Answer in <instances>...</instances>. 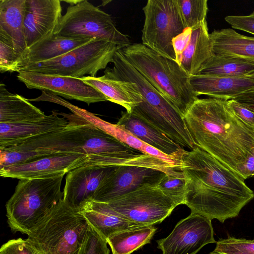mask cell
Segmentation results:
<instances>
[{
  "label": "cell",
  "instance_id": "cell-7",
  "mask_svg": "<svg viewBox=\"0 0 254 254\" xmlns=\"http://www.w3.org/2000/svg\"><path fill=\"white\" fill-rule=\"evenodd\" d=\"M119 49L118 46L110 42L93 39L53 59L25 65L18 72H33L77 78L85 75L96 77L98 71L107 68L108 64L112 63L116 52Z\"/></svg>",
  "mask_w": 254,
  "mask_h": 254
},
{
  "label": "cell",
  "instance_id": "cell-38",
  "mask_svg": "<svg viewBox=\"0 0 254 254\" xmlns=\"http://www.w3.org/2000/svg\"><path fill=\"white\" fill-rule=\"evenodd\" d=\"M233 99L254 112V88L235 97Z\"/></svg>",
  "mask_w": 254,
  "mask_h": 254
},
{
  "label": "cell",
  "instance_id": "cell-11",
  "mask_svg": "<svg viewBox=\"0 0 254 254\" xmlns=\"http://www.w3.org/2000/svg\"><path fill=\"white\" fill-rule=\"evenodd\" d=\"M211 221L191 212L167 237L157 241V248L162 254H196L205 245L216 243Z\"/></svg>",
  "mask_w": 254,
  "mask_h": 254
},
{
  "label": "cell",
  "instance_id": "cell-8",
  "mask_svg": "<svg viewBox=\"0 0 254 254\" xmlns=\"http://www.w3.org/2000/svg\"><path fill=\"white\" fill-rule=\"evenodd\" d=\"M53 34L68 38L105 40L120 49L130 45L128 36L116 28L111 15L86 0L67 6Z\"/></svg>",
  "mask_w": 254,
  "mask_h": 254
},
{
  "label": "cell",
  "instance_id": "cell-23",
  "mask_svg": "<svg viewBox=\"0 0 254 254\" xmlns=\"http://www.w3.org/2000/svg\"><path fill=\"white\" fill-rule=\"evenodd\" d=\"M74 112L75 115L81 117L131 148L142 153L158 158L175 168L181 170L180 158L181 156L180 157L167 156L137 138L117 124H111L105 121L85 109L77 107L74 109Z\"/></svg>",
  "mask_w": 254,
  "mask_h": 254
},
{
  "label": "cell",
  "instance_id": "cell-16",
  "mask_svg": "<svg viewBox=\"0 0 254 254\" xmlns=\"http://www.w3.org/2000/svg\"><path fill=\"white\" fill-rule=\"evenodd\" d=\"M62 11L60 0H26L24 27L27 48L53 34Z\"/></svg>",
  "mask_w": 254,
  "mask_h": 254
},
{
  "label": "cell",
  "instance_id": "cell-18",
  "mask_svg": "<svg viewBox=\"0 0 254 254\" xmlns=\"http://www.w3.org/2000/svg\"><path fill=\"white\" fill-rule=\"evenodd\" d=\"M56 111L43 118L19 123H0V149L17 146L29 138L61 129L69 124Z\"/></svg>",
  "mask_w": 254,
  "mask_h": 254
},
{
  "label": "cell",
  "instance_id": "cell-24",
  "mask_svg": "<svg viewBox=\"0 0 254 254\" xmlns=\"http://www.w3.org/2000/svg\"><path fill=\"white\" fill-rule=\"evenodd\" d=\"M92 40L68 38L53 34L26 49L20 57L17 72L25 65L53 59Z\"/></svg>",
  "mask_w": 254,
  "mask_h": 254
},
{
  "label": "cell",
  "instance_id": "cell-20",
  "mask_svg": "<svg viewBox=\"0 0 254 254\" xmlns=\"http://www.w3.org/2000/svg\"><path fill=\"white\" fill-rule=\"evenodd\" d=\"M190 82L195 94L226 100L234 99L254 88V78H236L206 74L190 77Z\"/></svg>",
  "mask_w": 254,
  "mask_h": 254
},
{
  "label": "cell",
  "instance_id": "cell-10",
  "mask_svg": "<svg viewBox=\"0 0 254 254\" xmlns=\"http://www.w3.org/2000/svg\"><path fill=\"white\" fill-rule=\"evenodd\" d=\"M108 203L124 217L139 225L160 223L177 206L157 185L139 188Z\"/></svg>",
  "mask_w": 254,
  "mask_h": 254
},
{
  "label": "cell",
  "instance_id": "cell-36",
  "mask_svg": "<svg viewBox=\"0 0 254 254\" xmlns=\"http://www.w3.org/2000/svg\"><path fill=\"white\" fill-rule=\"evenodd\" d=\"M227 102L235 115L254 133V112L233 99Z\"/></svg>",
  "mask_w": 254,
  "mask_h": 254
},
{
  "label": "cell",
  "instance_id": "cell-39",
  "mask_svg": "<svg viewBox=\"0 0 254 254\" xmlns=\"http://www.w3.org/2000/svg\"><path fill=\"white\" fill-rule=\"evenodd\" d=\"M242 177L245 180L254 177V148L246 161Z\"/></svg>",
  "mask_w": 254,
  "mask_h": 254
},
{
  "label": "cell",
  "instance_id": "cell-29",
  "mask_svg": "<svg viewBox=\"0 0 254 254\" xmlns=\"http://www.w3.org/2000/svg\"><path fill=\"white\" fill-rule=\"evenodd\" d=\"M254 73V62L213 53L199 74L241 78L249 77Z\"/></svg>",
  "mask_w": 254,
  "mask_h": 254
},
{
  "label": "cell",
  "instance_id": "cell-22",
  "mask_svg": "<svg viewBox=\"0 0 254 254\" xmlns=\"http://www.w3.org/2000/svg\"><path fill=\"white\" fill-rule=\"evenodd\" d=\"M85 83L102 93L107 99L119 104L130 113L142 101L136 85L132 82L104 74L100 77L80 78Z\"/></svg>",
  "mask_w": 254,
  "mask_h": 254
},
{
  "label": "cell",
  "instance_id": "cell-12",
  "mask_svg": "<svg viewBox=\"0 0 254 254\" xmlns=\"http://www.w3.org/2000/svg\"><path fill=\"white\" fill-rule=\"evenodd\" d=\"M167 173L162 170L142 166L116 167L103 180L95 192L93 200L109 202L139 188L157 185Z\"/></svg>",
  "mask_w": 254,
  "mask_h": 254
},
{
  "label": "cell",
  "instance_id": "cell-17",
  "mask_svg": "<svg viewBox=\"0 0 254 254\" xmlns=\"http://www.w3.org/2000/svg\"><path fill=\"white\" fill-rule=\"evenodd\" d=\"M114 168L86 165L71 170L65 177L63 199L78 209L93 200L97 190Z\"/></svg>",
  "mask_w": 254,
  "mask_h": 254
},
{
  "label": "cell",
  "instance_id": "cell-5",
  "mask_svg": "<svg viewBox=\"0 0 254 254\" xmlns=\"http://www.w3.org/2000/svg\"><path fill=\"white\" fill-rule=\"evenodd\" d=\"M88 226L78 209L62 199L27 236L44 254H75Z\"/></svg>",
  "mask_w": 254,
  "mask_h": 254
},
{
  "label": "cell",
  "instance_id": "cell-15",
  "mask_svg": "<svg viewBox=\"0 0 254 254\" xmlns=\"http://www.w3.org/2000/svg\"><path fill=\"white\" fill-rule=\"evenodd\" d=\"M209 34L205 20L173 40L176 61L190 77L198 75L213 54Z\"/></svg>",
  "mask_w": 254,
  "mask_h": 254
},
{
  "label": "cell",
  "instance_id": "cell-37",
  "mask_svg": "<svg viewBox=\"0 0 254 254\" xmlns=\"http://www.w3.org/2000/svg\"><path fill=\"white\" fill-rule=\"evenodd\" d=\"M225 20L233 29L254 35V11L245 16H227Z\"/></svg>",
  "mask_w": 254,
  "mask_h": 254
},
{
  "label": "cell",
  "instance_id": "cell-34",
  "mask_svg": "<svg viewBox=\"0 0 254 254\" xmlns=\"http://www.w3.org/2000/svg\"><path fill=\"white\" fill-rule=\"evenodd\" d=\"M106 240L88 224L81 245L75 254H109Z\"/></svg>",
  "mask_w": 254,
  "mask_h": 254
},
{
  "label": "cell",
  "instance_id": "cell-1",
  "mask_svg": "<svg viewBox=\"0 0 254 254\" xmlns=\"http://www.w3.org/2000/svg\"><path fill=\"white\" fill-rule=\"evenodd\" d=\"M181 170L187 180L185 204L211 220L237 217L254 198L245 179L197 145L183 151Z\"/></svg>",
  "mask_w": 254,
  "mask_h": 254
},
{
  "label": "cell",
  "instance_id": "cell-27",
  "mask_svg": "<svg viewBox=\"0 0 254 254\" xmlns=\"http://www.w3.org/2000/svg\"><path fill=\"white\" fill-rule=\"evenodd\" d=\"M26 1L0 0V30L10 37L21 54L27 49L24 27Z\"/></svg>",
  "mask_w": 254,
  "mask_h": 254
},
{
  "label": "cell",
  "instance_id": "cell-40",
  "mask_svg": "<svg viewBox=\"0 0 254 254\" xmlns=\"http://www.w3.org/2000/svg\"><path fill=\"white\" fill-rule=\"evenodd\" d=\"M82 0H64L63 1H64L65 2L68 3L69 4V5H76L78 3H80L82 1Z\"/></svg>",
  "mask_w": 254,
  "mask_h": 254
},
{
  "label": "cell",
  "instance_id": "cell-35",
  "mask_svg": "<svg viewBox=\"0 0 254 254\" xmlns=\"http://www.w3.org/2000/svg\"><path fill=\"white\" fill-rule=\"evenodd\" d=\"M0 254H44L28 238L11 239L3 244Z\"/></svg>",
  "mask_w": 254,
  "mask_h": 254
},
{
  "label": "cell",
  "instance_id": "cell-26",
  "mask_svg": "<svg viewBox=\"0 0 254 254\" xmlns=\"http://www.w3.org/2000/svg\"><path fill=\"white\" fill-rule=\"evenodd\" d=\"M46 116L28 99L8 91L0 84V123H19L36 121Z\"/></svg>",
  "mask_w": 254,
  "mask_h": 254
},
{
  "label": "cell",
  "instance_id": "cell-2",
  "mask_svg": "<svg viewBox=\"0 0 254 254\" xmlns=\"http://www.w3.org/2000/svg\"><path fill=\"white\" fill-rule=\"evenodd\" d=\"M227 101L198 98L184 118L195 145L242 177L254 148V133L232 112Z\"/></svg>",
  "mask_w": 254,
  "mask_h": 254
},
{
  "label": "cell",
  "instance_id": "cell-33",
  "mask_svg": "<svg viewBox=\"0 0 254 254\" xmlns=\"http://www.w3.org/2000/svg\"><path fill=\"white\" fill-rule=\"evenodd\" d=\"M210 254H254V239L248 240L228 236L216 241Z\"/></svg>",
  "mask_w": 254,
  "mask_h": 254
},
{
  "label": "cell",
  "instance_id": "cell-13",
  "mask_svg": "<svg viewBox=\"0 0 254 254\" xmlns=\"http://www.w3.org/2000/svg\"><path fill=\"white\" fill-rule=\"evenodd\" d=\"M86 165H95L85 154L58 153L0 168V174L3 178L19 180L51 178L64 175L74 169Z\"/></svg>",
  "mask_w": 254,
  "mask_h": 254
},
{
  "label": "cell",
  "instance_id": "cell-25",
  "mask_svg": "<svg viewBox=\"0 0 254 254\" xmlns=\"http://www.w3.org/2000/svg\"><path fill=\"white\" fill-rule=\"evenodd\" d=\"M209 35L214 54L254 62V37L240 34L232 28L215 30Z\"/></svg>",
  "mask_w": 254,
  "mask_h": 254
},
{
  "label": "cell",
  "instance_id": "cell-28",
  "mask_svg": "<svg viewBox=\"0 0 254 254\" xmlns=\"http://www.w3.org/2000/svg\"><path fill=\"white\" fill-rule=\"evenodd\" d=\"M156 230L153 225H137L117 232L106 241L112 254H131L150 243Z\"/></svg>",
  "mask_w": 254,
  "mask_h": 254
},
{
  "label": "cell",
  "instance_id": "cell-3",
  "mask_svg": "<svg viewBox=\"0 0 254 254\" xmlns=\"http://www.w3.org/2000/svg\"><path fill=\"white\" fill-rule=\"evenodd\" d=\"M127 61L161 93L184 117L198 99L190 76L175 60L166 58L142 43L121 49Z\"/></svg>",
  "mask_w": 254,
  "mask_h": 254
},
{
  "label": "cell",
  "instance_id": "cell-6",
  "mask_svg": "<svg viewBox=\"0 0 254 254\" xmlns=\"http://www.w3.org/2000/svg\"><path fill=\"white\" fill-rule=\"evenodd\" d=\"M112 63L113 68L107 67L104 74L134 83L141 96V102L132 113L163 132L179 124L182 118L180 113L127 61L121 49L116 52Z\"/></svg>",
  "mask_w": 254,
  "mask_h": 254
},
{
  "label": "cell",
  "instance_id": "cell-14",
  "mask_svg": "<svg viewBox=\"0 0 254 254\" xmlns=\"http://www.w3.org/2000/svg\"><path fill=\"white\" fill-rule=\"evenodd\" d=\"M17 78L29 89L45 90L67 99L84 102L88 105L107 101L102 93L87 84L80 78L26 71L18 72Z\"/></svg>",
  "mask_w": 254,
  "mask_h": 254
},
{
  "label": "cell",
  "instance_id": "cell-41",
  "mask_svg": "<svg viewBox=\"0 0 254 254\" xmlns=\"http://www.w3.org/2000/svg\"><path fill=\"white\" fill-rule=\"evenodd\" d=\"M249 77H251V78H254V73L251 75Z\"/></svg>",
  "mask_w": 254,
  "mask_h": 254
},
{
  "label": "cell",
  "instance_id": "cell-19",
  "mask_svg": "<svg viewBox=\"0 0 254 254\" xmlns=\"http://www.w3.org/2000/svg\"><path fill=\"white\" fill-rule=\"evenodd\" d=\"M116 124L167 156L180 157L185 150L163 132L132 112H123Z\"/></svg>",
  "mask_w": 254,
  "mask_h": 254
},
{
  "label": "cell",
  "instance_id": "cell-30",
  "mask_svg": "<svg viewBox=\"0 0 254 254\" xmlns=\"http://www.w3.org/2000/svg\"><path fill=\"white\" fill-rule=\"evenodd\" d=\"M185 29L192 28L206 20L207 0H176Z\"/></svg>",
  "mask_w": 254,
  "mask_h": 254
},
{
  "label": "cell",
  "instance_id": "cell-31",
  "mask_svg": "<svg viewBox=\"0 0 254 254\" xmlns=\"http://www.w3.org/2000/svg\"><path fill=\"white\" fill-rule=\"evenodd\" d=\"M157 186L177 205L185 204L187 193V180L181 170L167 173Z\"/></svg>",
  "mask_w": 254,
  "mask_h": 254
},
{
  "label": "cell",
  "instance_id": "cell-4",
  "mask_svg": "<svg viewBox=\"0 0 254 254\" xmlns=\"http://www.w3.org/2000/svg\"><path fill=\"white\" fill-rule=\"evenodd\" d=\"M64 176L19 180L5 204L7 224L12 232L27 235L63 199L61 186Z\"/></svg>",
  "mask_w": 254,
  "mask_h": 254
},
{
  "label": "cell",
  "instance_id": "cell-21",
  "mask_svg": "<svg viewBox=\"0 0 254 254\" xmlns=\"http://www.w3.org/2000/svg\"><path fill=\"white\" fill-rule=\"evenodd\" d=\"M78 211L106 240L117 232L139 225L124 217L106 202L91 200L83 204Z\"/></svg>",
  "mask_w": 254,
  "mask_h": 254
},
{
  "label": "cell",
  "instance_id": "cell-9",
  "mask_svg": "<svg viewBox=\"0 0 254 254\" xmlns=\"http://www.w3.org/2000/svg\"><path fill=\"white\" fill-rule=\"evenodd\" d=\"M142 9L144 22L142 44L176 61L173 40L185 29L176 0H148Z\"/></svg>",
  "mask_w": 254,
  "mask_h": 254
},
{
  "label": "cell",
  "instance_id": "cell-32",
  "mask_svg": "<svg viewBox=\"0 0 254 254\" xmlns=\"http://www.w3.org/2000/svg\"><path fill=\"white\" fill-rule=\"evenodd\" d=\"M21 55L15 50L10 37L0 30V71L17 72Z\"/></svg>",
  "mask_w": 254,
  "mask_h": 254
}]
</instances>
